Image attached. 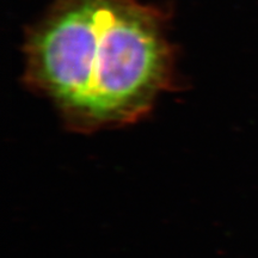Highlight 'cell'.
I'll list each match as a JSON object with an SVG mask.
<instances>
[{"label":"cell","mask_w":258,"mask_h":258,"mask_svg":"<svg viewBox=\"0 0 258 258\" xmlns=\"http://www.w3.org/2000/svg\"><path fill=\"white\" fill-rule=\"evenodd\" d=\"M24 55L25 84L79 132L133 123L175 85L166 16L138 0H57Z\"/></svg>","instance_id":"obj_1"}]
</instances>
